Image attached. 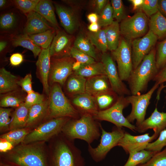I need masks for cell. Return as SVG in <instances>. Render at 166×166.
<instances>
[{"label": "cell", "instance_id": "obj_1", "mask_svg": "<svg viewBox=\"0 0 166 166\" xmlns=\"http://www.w3.org/2000/svg\"><path fill=\"white\" fill-rule=\"evenodd\" d=\"M0 162L11 166H49L47 142L21 143L10 151L0 153Z\"/></svg>", "mask_w": 166, "mask_h": 166}, {"label": "cell", "instance_id": "obj_2", "mask_svg": "<svg viewBox=\"0 0 166 166\" xmlns=\"http://www.w3.org/2000/svg\"><path fill=\"white\" fill-rule=\"evenodd\" d=\"M47 143L49 166H85L81 150L61 132Z\"/></svg>", "mask_w": 166, "mask_h": 166}, {"label": "cell", "instance_id": "obj_3", "mask_svg": "<svg viewBox=\"0 0 166 166\" xmlns=\"http://www.w3.org/2000/svg\"><path fill=\"white\" fill-rule=\"evenodd\" d=\"M89 115L80 116L77 119L70 118L63 127L61 132L69 139H79L88 145L98 140L101 134L100 123Z\"/></svg>", "mask_w": 166, "mask_h": 166}, {"label": "cell", "instance_id": "obj_4", "mask_svg": "<svg viewBox=\"0 0 166 166\" xmlns=\"http://www.w3.org/2000/svg\"><path fill=\"white\" fill-rule=\"evenodd\" d=\"M156 54L153 49L132 71L127 81L131 95H137L145 91L149 82L153 80L158 73Z\"/></svg>", "mask_w": 166, "mask_h": 166}, {"label": "cell", "instance_id": "obj_5", "mask_svg": "<svg viewBox=\"0 0 166 166\" xmlns=\"http://www.w3.org/2000/svg\"><path fill=\"white\" fill-rule=\"evenodd\" d=\"M47 121L53 118L68 117L77 119L80 115L78 111L63 92L61 85L54 83L50 86Z\"/></svg>", "mask_w": 166, "mask_h": 166}, {"label": "cell", "instance_id": "obj_6", "mask_svg": "<svg viewBox=\"0 0 166 166\" xmlns=\"http://www.w3.org/2000/svg\"><path fill=\"white\" fill-rule=\"evenodd\" d=\"M129 104L126 97L119 96L112 105L105 109L99 111L93 117L96 120L106 121L117 127H125L135 132L136 126L129 122L123 114V109Z\"/></svg>", "mask_w": 166, "mask_h": 166}, {"label": "cell", "instance_id": "obj_7", "mask_svg": "<svg viewBox=\"0 0 166 166\" xmlns=\"http://www.w3.org/2000/svg\"><path fill=\"white\" fill-rule=\"evenodd\" d=\"M101 131L100 142L95 148L88 145V151L93 160L99 162L104 159L108 153L117 144L124 136V131L122 128L116 127L111 132H107L103 128L100 124Z\"/></svg>", "mask_w": 166, "mask_h": 166}, {"label": "cell", "instance_id": "obj_8", "mask_svg": "<svg viewBox=\"0 0 166 166\" xmlns=\"http://www.w3.org/2000/svg\"><path fill=\"white\" fill-rule=\"evenodd\" d=\"M70 118L62 117L48 120L34 129L22 143L27 144L42 141L47 142L61 132L64 125Z\"/></svg>", "mask_w": 166, "mask_h": 166}, {"label": "cell", "instance_id": "obj_9", "mask_svg": "<svg viewBox=\"0 0 166 166\" xmlns=\"http://www.w3.org/2000/svg\"><path fill=\"white\" fill-rule=\"evenodd\" d=\"M148 27L147 16L141 11L126 17L120 24L121 34L130 41L144 36L148 32Z\"/></svg>", "mask_w": 166, "mask_h": 166}, {"label": "cell", "instance_id": "obj_10", "mask_svg": "<svg viewBox=\"0 0 166 166\" xmlns=\"http://www.w3.org/2000/svg\"><path fill=\"white\" fill-rule=\"evenodd\" d=\"M26 20V15L14 7L2 11L0 16L1 35L13 36L22 33Z\"/></svg>", "mask_w": 166, "mask_h": 166}, {"label": "cell", "instance_id": "obj_11", "mask_svg": "<svg viewBox=\"0 0 166 166\" xmlns=\"http://www.w3.org/2000/svg\"><path fill=\"white\" fill-rule=\"evenodd\" d=\"M159 85L155 83L146 93L142 94L130 95L126 96L127 101L132 106L130 113L126 117L130 123L136 120V126L140 125L145 120L146 110L150 103L152 97Z\"/></svg>", "mask_w": 166, "mask_h": 166}, {"label": "cell", "instance_id": "obj_12", "mask_svg": "<svg viewBox=\"0 0 166 166\" xmlns=\"http://www.w3.org/2000/svg\"><path fill=\"white\" fill-rule=\"evenodd\" d=\"M131 42L122 39L117 48L112 51V57L117 63L119 74L123 81H127L133 69Z\"/></svg>", "mask_w": 166, "mask_h": 166}, {"label": "cell", "instance_id": "obj_13", "mask_svg": "<svg viewBox=\"0 0 166 166\" xmlns=\"http://www.w3.org/2000/svg\"><path fill=\"white\" fill-rule=\"evenodd\" d=\"M75 59L71 56L55 58L51 57L48 82L64 85L68 77L73 73Z\"/></svg>", "mask_w": 166, "mask_h": 166}, {"label": "cell", "instance_id": "obj_14", "mask_svg": "<svg viewBox=\"0 0 166 166\" xmlns=\"http://www.w3.org/2000/svg\"><path fill=\"white\" fill-rule=\"evenodd\" d=\"M101 58L112 90L119 96L131 95L129 88L120 78L112 56L105 52L102 53Z\"/></svg>", "mask_w": 166, "mask_h": 166}, {"label": "cell", "instance_id": "obj_15", "mask_svg": "<svg viewBox=\"0 0 166 166\" xmlns=\"http://www.w3.org/2000/svg\"><path fill=\"white\" fill-rule=\"evenodd\" d=\"M158 39L150 30L141 38L134 39L131 42L133 69L136 68L144 57L153 49Z\"/></svg>", "mask_w": 166, "mask_h": 166}, {"label": "cell", "instance_id": "obj_16", "mask_svg": "<svg viewBox=\"0 0 166 166\" xmlns=\"http://www.w3.org/2000/svg\"><path fill=\"white\" fill-rule=\"evenodd\" d=\"M159 135L154 133L150 136L149 133L133 136L125 132L117 146L121 147L127 153L145 149L148 144L156 139Z\"/></svg>", "mask_w": 166, "mask_h": 166}, {"label": "cell", "instance_id": "obj_17", "mask_svg": "<svg viewBox=\"0 0 166 166\" xmlns=\"http://www.w3.org/2000/svg\"><path fill=\"white\" fill-rule=\"evenodd\" d=\"M73 40V37L65 31L60 29L57 30L50 46L51 57L59 58L70 56Z\"/></svg>", "mask_w": 166, "mask_h": 166}, {"label": "cell", "instance_id": "obj_18", "mask_svg": "<svg viewBox=\"0 0 166 166\" xmlns=\"http://www.w3.org/2000/svg\"><path fill=\"white\" fill-rule=\"evenodd\" d=\"M53 3L61 26L66 33L73 34L80 26L79 19L75 10L68 5Z\"/></svg>", "mask_w": 166, "mask_h": 166}, {"label": "cell", "instance_id": "obj_19", "mask_svg": "<svg viewBox=\"0 0 166 166\" xmlns=\"http://www.w3.org/2000/svg\"><path fill=\"white\" fill-rule=\"evenodd\" d=\"M49 49L50 47L46 49H42L36 63L37 76L42 84L44 94L47 97L50 91L48 82L51 58Z\"/></svg>", "mask_w": 166, "mask_h": 166}, {"label": "cell", "instance_id": "obj_20", "mask_svg": "<svg viewBox=\"0 0 166 166\" xmlns=\"http://www.w3.org/2000/svg\"><path fill=\"white\" fill-rule=\"evenodd\" d=\"M26 15L27 20L22 33L29 35L39 34L49 30H56L43 17L34 11Z\"/></svg>", "mask_w": 166, "mask_h": 166}, {"label": "cell", "instance_id": "obj_21", "mask_svg": "<svg viewBox=\"0 0 166 166\" xmlns=\"http://www.w3.org/2000/svg\"><path fill=\"white\" fill-rule=\"evenodd\" d=\"M136 127V131L140 133L153 129L154 133L159 135L160 132L166 128V112H159L156 107L150 116Z\"/></svg>", "mask_w": 166, "mask_h": 166}, {"label": "cell", "instance_id": "obj_22", "mask_svg": "<svg viewBox=\"0 0 166 166\" xmlns=\"http://www.w3.org/2000/svg\"><path fill=\"white\" fill-rule=\"evenodd\" d=\"M72 103L80 116L87 114L93 117L99 111L94 97L86 92L74 96Z\"/></svg>", "mask_w": 166, "mask_h": 166}, {"label": "cell", "instance_id": "obj_23", "mask_svg": "<svg viewBox=\"0 0 166 166\" xmlns=\"http://www.w3.org/2000/svg\"><path fill=\"white\" fill-rule=\"evenodd\" d=\"M48 97L43 102L31 106L25 127L34 129L47 121L48 114Z\"/></svg>", "mask_w": 166, "mask_h": 166}, {"label": "cell", "instance_id": "obj_24", "mask_svg": "<svg viewBox=\"0 0 166 166\" xmlns=\"http://www.w3.org/2000/svg\"><path fill=\"white\" fill-rule=\"evenodd\" d=\"M111 90L109 81L106 75L95 76L86 79L85 91L93 96Z\"/></svg>", "mask_w": 166, "mask_h": 166}, {"label": "cell", "instance_id": "obj_25", "mask_svg": "<svg viewBox=\"0 0 166 166\" xmlns=\"http://www.w3.org/2000/svg\"><path fill=\"white\" fill-rule=\"evenodd\" d=\"M55 10L52 1L40 0L34 11L42 16L57 30H60V27L56 18Z\"/></svg>", "mask_w": 166, "mask_h": 166}, {"label": "cell", "instance_id": "obj_26", "mask_svg": "<svg viewBox=\"0 0 166 166\" xmlns=\"http://www.w3.org/2000/svg\"><path fill=\"white\" fill-rule=\"evenodd\" d=\"M20 78L12 74L4 68L0 69V93L4 94L21 88L19 85Z\"/></svg>", "mask_w": 166, "mask_h": 166}, {"label": "cell", "instance_id": "obj_27", "mask_svg": "<svg viewBox=\"0 0 166 166\" xmlns=\"http://www.w3.org/2000/svg\"><path fill=\"white\" fill-rule=\"evenodd\" d=\"M27 94L21 88L1 94L0 107L16 108L24 102Z\"/></svg>", "mask_w": 166, "mask_h": 166}, {"label": "cell", "instance_id": "obj_28", "mask_svg": "<svg viewBox=\"0 0 166 166\" xmlns=\"http://www.w3.org/2000/svg\"><path fill=\"white\" fill-rule=\"evenodd\" d=\"M30 108L24 102L15 108L12 114L9 131L25 127Z\"/></svg>", "mask_w": 166, "mask_h": 166}, {"label": "cell", "instance_id": "obj_29", "mask_svg": "<svg viewBox=\"0 0 166 166\" xmlns=\"http://www.w3.org/2000/svg\"><path fill=\"white\" fill-rule=\"evenodd\" d=\"M86 81L85 78L73 73L65 82L67 93L70 95L75 96L85 93Z\"/></svg>", "mask_w": 166, "mask_h": 166}, {"label": "cell", "instance_id": "obj_30", "mask_svg": "<svg viewBox=\"0 0 166 166\" xmlns=\"http://www.w3.org/2000/svg\"><path fill=\"white\" fill-rule=\"evenodd\" d=\"M148 27L158 39L166 37V18L159 11L150 17Z\"/></svg>", "mask_w": 166, "mask_h": 166}, {"label": "cell", "instance_id": "obj_31", "mask_svg": "<svg viewBox=\"0 0 166 166\" xmlns=\"http://www.w3.org/2000/svg\"><path fill=\"white\" fill-rule=\"evenodd\" d=\"M73 73L87 78L98 75H106L104 66L101 62L81 64L78 69L74 71Z\"/></svg>", "mask_w": 166, "mask_h": 166}, {"label": "cell", "instance_id": "obj_32", "mask_svg": "<svg viewBox=\"0 0 166 166\" xmlns=\"http://www.w3.org/2000/svg\"><path fill=\"white\" fill-rule=\"evenodd\" d=\"M119 23L116 21H114L105 29L108 49L111 52L117 48L120 42L121 33Z\"/></svg>", "mask_w": 166, "mask_h": 166}, {"label": "cell", "instance_id": "obj_33", "mask_svg": "<svg viewBox=\"0 0 166 166\" xmlns=\"http://www.w3.org/2000/svg\"><path fill=\"white\" fill-rule=\"evenodd\" d=\"M12 42L14 48L21 46L31 51L35 58L39 56L42 50L41 48L33 42L28 35L22 33L12 36Z\"/></svg>", "mask_w": 166, "mask_h": 166}, {"label": "cell", "instance_id": "obj_34", "mask_svg": "<svg viewBox=\"0 0 166 166\" xmlns=\"http://www.w3.org/2000/svg\"><path fill=\"white\" fill-rule=\"evenodd\" d=\"M57 30H49L38 34L29 35L30 39L42 49H46L50 46Z\"/></svg>", "mask_w": 166, "mask_h": 166}, {"label": "cell", "instance_id": "obj_35", "mask_svg": "<svg viewBox=\"0 0 166 166\" xmlns=\"http://www.w3.org/2000/svg\"><path fill=\"white\" fill-rule=\"evenodd\" d=\"M73 46L91 57L97 59V53L94 46L87 36L80 34L76 37L73 42Z\"/></svg>", "mask_w": 166, "mask_h": 166}, {"label": "cell", "instance_id": "obj_36", "mask_svg": "<svg viewBox=\"0 0 166 166\" xmlns=\"http://www.w3.org/2000/svg\"><path fill=\"white\" fill-rule=\"evenodd\" d=\"M33 130L28 127L13 130L1 134L0 138L5 139L14 147L22 143L26 136Z\"/></svg>", "mask_w": 166, "mask_h": 166}, {"label": "cell", "instance_id": "obj_37", "mask_svg": "<svg viewBox=\"0 0 166 166\" xmlns=\"http://www.w3.org/2000/svg\"><path fill=\"white\" fill-rule=\"evenodd\" d=\"M156 152L144 149L130 153L128 158L123 166H137L145 163Z\"/></svg>", "mask_w": 166, "mask_h": 166}, {"label": "cell", "instance_id": "obj_38", "mask_svg": "<svg viewBox=\"0 0 166 166\" xmlns=\"http://www.w3.org/2000/svg\"><path fill=\"white\" fill-rule=\"evenodd\" d=\"M86 35L99 50L102 53L106 52L108 49L105 29H100L96 32H88Z\"/></svg>", "mask_w": 166, "mask_h": 166}, {"label": "cell", "instance_id": "obj_39", "mask_svg": "<svg viewBox=\"0 0 166 166\" xmlns=\"http://www.w3.org/2000/svg\"><path fill=\"white\" fill-rule=\"evenodd\" d=\"M94 97L100 111L111 107L116 101L119 96L111 90L99 93Z\"/></svg>", "mask_w": 166, "mask_h": 166}, {"label": "cell", "instance_id": "obj_40", "mask_svg": "<svg viewBox=\"0 0 166 166\" xmlns=\"http://www.w3.org/2000/svg\"><path fill=\"white\" fill-rule=\"evenodd\" d=\"M40 0H13V6L26 15L34 11Z\"/></svg>", "mask_w": 166, "mask_h": 166}, {"label": "cell", "instance_id": "obj_41", "mask_svg": "<svg viewBox=\"0 0 166 166\" xmlns=\"http://www.w3.org/2000/svg\"><path fill=\"white\" fill-rule=\"evenodd\" d=\"M113 21L112 8L111 3L109 2L98 15L97 23L100 27H106Z\"/></svg>", "mask_w": 166, "mask_h": 166}, {"label": "cell", "instance_id": "obj_42", "mask_svg": "<svg viewBox=\"0 0 166 166\" xmlns=\"http://www.w3.org/2000/svg\"><path fill=\"white\" fill-rule=\"evenodd\" d=\"M13 112L12 108H0V132L2 134L9 131L10 117Z\"/></svg>", "mask_w": 166, "mask_h": 166}, {"label": "cell", "instance_id": "obj_43", "mask_svg": "<svg viewBox=\"0 0 166 166\" xmlns=\"http://www.w3.org/2000/svg\"><path fill=\"white\" fill-rule=\"evenodd\" d=\"M137 166H166V147L162 151L156 152L145 163Z\"/></svg>", "mask_w": 166, "mask_h": 166}, {"label": "cell", "instance_id": "obj_44", "mask_svg": "<svg viewBox=\"0 0 166 166\" xmlns=\"http://www.w3.org/2000/svg\"><path fill=\"white\" fill-rule=\"evenodd\" d=\"M159 136L156 140L148 144L146 150L158 152L166 147V129L160 132Z\"/></svg>", "mask_w": 166, "mask_h": 166}, {"label": "cell", "instance_id": "obj_45", "mask_svg": "<svg viewBox=\"0 0 166 166\" xmlns=\"http://www.w3.org/2000/svg\"><path fill=\"white\" fill-rule=\"evenodd\" d=\"M70 56L81 64H92L96 62L93 58L78 50L73 46L71 49Z\"/></svg>", "mask_w": 166, "mask_h": 166}, {"label": "cell", "instance_id": "obj_46", "mask_svg": "<svg viewBox=\"0 0 166 166\" xmlns=\"http://www.w3.org/2000/svg\"><path fill=\"white\" fill-rule=\"evenodd\" d=\"M156 61L157 68L159 70L166 65V38L158 44Z\"/></svg>", "mask_w": 166, "mask_h": 166}, {"label": "cell", "instance_id": "obj_47", "mask_svg": "<svg viewBox=\"0 0 166 166\" xmlns=\"http://www.w3.org/2000/svg\"><path fill=\"white\" fill-rule=\"evenodd\" d=\"M111 4L113 18L119 22H121L126 17L122 1L121 0H111Z\"/></svg>", "mask_w": 166, "mask_h": 166}, {"label": "cell", "instance_id": "obj_48", "mask_svg": "<svg viewBox=\"0 0 166 166\" xmlns=\"http://www.w3.org/2000/svg\"><path fill=\"white\" fill-rule=\"evenodd\" d=\"M48 97L44 94H40L33 91L27 94L24 103L28 107L43 102Z\"/></svg>", "mask_w": 166, "mask_h": 166}, {"label": "cell", "instance_id": "obj_49", "mask_svg": "<svg viewBox=\"0 0 166 166\" xmlns=\"http://www.w3.org/2000/svg\"><path fill=\"white\" fill-rule=\"evenodd\" d=\"M158 0H144L141 8L147 16L151 17L159 11Z\"/></svg>", "mask_w": 166, "mask_h": 166}, {"label": "cell", "instance_id": "obj_50", "mask_svg": "<svg viewBox=\"0 0 166 166\" xmlns=\"http://www.w3.org/2000/svg\"><path fill=\"white\" fill-rule=\"evenodd\" d=\"M14 48L12 45V36L8 35H0V53L2 55Z\"/></svg>", "mask_w": 166, "mask_h": 166}, {"label": "cell", "instance_id": "obj_51", "mask_svg": "<svg viewBox=\"0 0 166 166\" xmlns=\"http://www.w3.org/2000/svg\"><path fill=\"white\" fill-rule=\"evenodd\" d=\"M32 77L31 73L27 74L24 78H20L19 85L22 89L27 94L33 90L32 88Z\"/></svg>", "mask_w": 166, "mask_h": 166}, {"label": "cell", "instance_id": "obj_52", "mask_svg": "<svg viewBox=\"0 0 166 166\" xmlns=\"http://www.w3.org/2000/svg\"><path fill=\"white\" fill-rule=\"evenodd\" d=\"M107 0H94L91 1V5L94 13L99 14L109 2Z\"/></svg>", "mask_w": 166, "mask_h": 166}, {"label": "cell", "instance_id": "obj_53", "mask_svg": "<svg viewBox=\"0 0 166 166\" xmlns=\"http://www.w3.org/2000/svg\"><path fill=\"white\" fill-rule=\"evenodd\" d=\"M152 81L158 85L166 82V65L159 71Z\"/></svg>", "mask_w": 166, "mask_h": 166}, {"label": "cell", "instance_id": "obj_54", "mask_svg": "<svg viewBox=\"0 0 166 166\" xmlns=\"http://www.w3.org/2000/svg\"><path fill=\"white\" fill-rule=\"evenodd\" d=\"M14 146L5 139L0 138V153L6 152L11 150Z\"/></svg>", "mask_w": 166, "mask_h": 166}, {"label": "cell", "instance_id": "obj_55", "mask_svg": "<svg viewBox=\"0 0 166 166\" xmlns=\"http://www.w3.org/2000/svg\"><path fill=\"white\" fill-rule=\"evenodd\" d=\"M23 55L18 53L13 54L10 58V64L13 66L19 65L23 62Z\"/></svg>", "mask_w": 166, "mask_h": 166}, {"label": "cell", "instance_id": "obj_56", "mask_svg": "<svg viewBox=\"0 0 166 166\" xmlns=\"http://www.w3.org/2000/svg\"><path fill=\"white\" fill-rule=\"evenodd\" d=\"M159 11L166 18V0H160L158 1Z\"/></svg>", "mask_w": 166, "mask_h": 166}, {"label": "cell", "instance_id": "obj_57", "mask_svg": "<svg viewBox=\"0 0 166 166\" xmlns=\"http://www.w3.org/2000/svg\"><path fill=\"white\" fill-rule=\"evenodd\" d=\"M13 6L11 0H0V9L1 10H4Z\"/></svg>", "mask_w": 166, "mask_h": 166}, {"label": "cell", "instance_id": "obj_58", "mask_svg": "<svg viewBox=\"0 0 166 166\" xmlns=\"http://www.w3.org/2000/svg\"><path fill=\"white\" fill-rule=\"evenodd\" d=\"M144 0H130L129 2L131 3L133 7V9L135 10L141 8L143 3Z\"/></svg>", "mask_w": 166, "mask_h": 166}, {"label": "cell", "instance_id": "obj_59", "mask_svg": "<svg viewBox=\"0 0 166 166\" xmlns=\"http://www.w3.org/2000/svg\"><path fill=\"white\" fill-rule=\"evenodd\" d=\"M87 18L91 23L97 22L98 19V15L94 12L91 13L88 15Z\"/></svg>", "mask_w": 166, "mask_h": 166}, {"label": "cell", "instance_id": "obj_60", "mask_svg": "<svg viewBox=\"0 0 166 166\" xmlns=\"http://www.w3.org/2000/svg\"><path fill=\"white\" fill-rule=\"evenodd\" d=\"M100 26L97 22L91 23L88 26V28L90 32H97L100 29Z\"/></svg>", "mask_w": 166, "mask_h": 166}, {"label": "cell", "instance_id": "obj_61", "mask_svg": "<svg viewBox=\"0 0 166 166\" xmlns=\"http://www.w3.org/2000/svg\"><path fill=\"white\" fill-rule=\"evenodd\" d=\"M0 166H11L4 164L1 162H0Z\"/></svg>", "mask_w": 166, "mask_h": 166}, {"label": "cell", "instance_id": "obj_62", "mask_svg": "<svg viewBox=\"0 0 166 166\" xmlns=\"http://www.w3.org/2000/svg\"><path fill=\"white\" fill-rule=\"evenodd\" d=\"M164 93L166 95V89H164Z\"/></svg>", "mask_w": 166, "mask_h": 166}]
</instances>
